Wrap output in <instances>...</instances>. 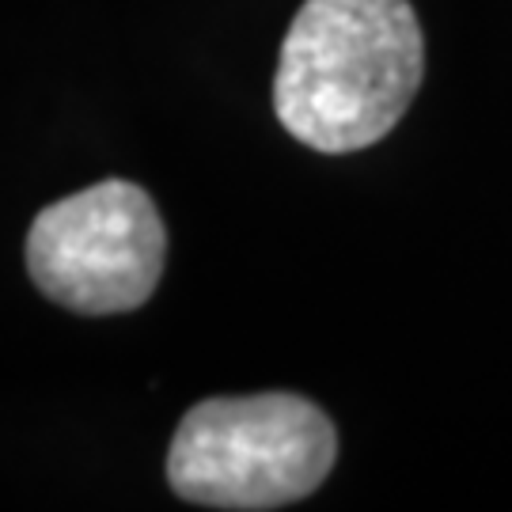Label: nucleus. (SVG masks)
Listing matches in <instances>:
<instances>
[{
  "mask_svg": "<svg viewBox=\"0 0 512 512\" xmlns=\"http://www.w3.org/2000/svg\"><path fill=\"white\" fill-rule=\"evenodd\" d=\"M167 262V228L145 186L129 179L46 205L27 232V274L76 315H126L148 304Z\"/></svg>",
  "mask_w": 512,
  "mask_h": 512,
  "instance_id": "3",
  "label": "nucleus"
},
{
  "mask_svg": "<svg viewBox=\"0 0 512 512\" xmlns=\"http://www.w3.org/2000/svg\"><path fill=\"white\" fill-rule=\"evenodd\" d=\"M425 69L410 0H304L281 42L277 122L300 145L342 156L384 141Z\"/></svg>",
  "mask_w": 512,
  "mask_h": 512,
  "instance_id": "1",
  "label": "nucleus"
},
{
  "mask_svg": "<svg viewBox=\"0 0 512 512\" xmlns=\"http://www.w3.org/2000/svg\"><path fill=\"white\" fill-rule=\"evenodd\" d=\"M338 459L334 421L293 391L190 406L167 448L171 490L202 509L262 512L311 497Z\"/></svg>",
  "mask_w": 512,
  "mask_h": 512,
  "instance_id": "2",
  "label": "nucleus"
}]
</instances>
